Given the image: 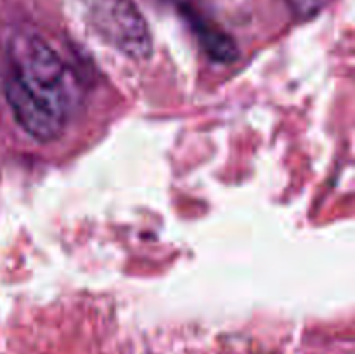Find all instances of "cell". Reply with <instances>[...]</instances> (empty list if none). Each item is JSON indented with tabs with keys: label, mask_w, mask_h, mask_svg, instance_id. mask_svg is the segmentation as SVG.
Instances as JSON below:
<instances>
[{
	"label": "cell",
	"mask_w": 355,
	"mask_h": 354,
	"mask_svg": "<svg viewBox=\"0 0 355 354\" xmlns=\"http://www.w3.org/2000/svg\"><path fill=\"white\" fill-rule=\"evenodd\" d=\"M7 58L10 78L31 96L69 118L80 101L78 78L47 40L19 31L9 40Z\"/></svg>",
	"instance_id": "1"
},
{
	"label": "cell",
	"mask_w": 355,
	"mask_h": 354,
	"mask_svg": "<svg viewBox=\"0 0 355 354\" xmlns=\"http://www.w3.org/2000/svg\"><path fill=\"white\" fill-rule=\"evenodd\" d=\"M94 30L116 51L130 59H146L153 51L148 21L132 0H89Z\"/></svg>",
	"instance_id": "2"
},
{
	"label": "cell",
	"mask_w": 355,
	"mask_h": 354,
	"mask_svg": "<svg viewBox=\"0 0 355 354\" xmlns=\"http://www.w3.org/2000/svg\"><path fill=\"white\" fill-rule=\"evenodd\" d=\"M3 90L14 120L28 135L40 142H51L64 132L68 118L26 92L9 75L3 82Z\"/></svg>",
	"instance_id": "3"
},
{
	"label": "cell",
	"mask_w": 355,
	"mask_h": 354,
	"mask_svg": "<svg viewBox=\"0 0 355 354\" xmlns=\"http://www.w3.org/2000/svg\"><path fill=\"white\" fill-rule=\"evenodd\" d=\"M194 28H196V33L200 37L205 52L214 61L232 62L238 58V47H236L234 40L229 35H225L224 31L205 23V21H196Z\"/></svg>",
	"instance_id": "4"
}]
</instances>
